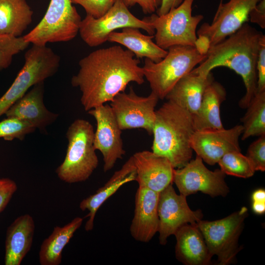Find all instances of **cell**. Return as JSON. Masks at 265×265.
<instances>
[{"instance_id":"cell-30","label":"cell","mask_w":265,"mask_h":265,"mask_svg":"<svg viewBox=\"0 0 265 265\" xmlns=\"http://www.w3.org/2000/svg\"><path fill=\"white\" fill-rule=\"evenodd\" d=\"M29 44L23 36L0 34V70L8 68L13 56L25 50Z\"/></svg>"},{"instance_id":"cell-2","label":"cell","mask_w":265,"mask_h":265,"mask_svg":"<svg viewBox=\"0 0 265 265\" xmlns=\"http://www.w3.org/2000/svg\"><path fill=\"white\" fill-rule=\"evenodd\" d=\"M261 31L245 23L237 31L210 47L206 58L191 72L207 76L212 70L225 67L240 76L246 92L238 105L246 108L257 92L256 63Z\"/></svg>"},{"instance_id":"cell-12","label":"cell","mask_w":265,"mask_h":265,"mask_svg":"<svg viewBox=\"0 0 265 265\" xmlns=\"http://www.w3.org/2000/svg\"><path fill=\"white\" fill-rule=\"evenodd\" d=\"M225 176L220 169L209 170L202 159L196 155L184 167L175 169L173 183L180 194L186 197L198 191L211 197H225L229 192Z\"/></svg>"},{"instance_id":"cell-17","label":"cell","mask_w":265,"mask_h":265,"mask_svg":"<svg viewBox=\"0 0 265 265\" xmlns=\"http://www.w3.org/2000/svg\"><path fill=\"white\" fill-rule=\"evenodd\" d=\"M139 186L159 193L173 183L174 168L166 158L147 150L132 155Z\"/></svg>"},{"instance_id":"cell-8","label":"cell","mask_w":265,"mask_h":265,"mask_svg":"<svg viewBox=\"0 0 265 265\" xmlns=\"http://www.w3.org/2000/svg\"><path fill=\"white\" fill-rule=\"evenodd\" d=\"M71 0H51L41 21L24 36L33 45L46 46L48 43L68 42L79 32L81 17Z\"/></svg>"},{"instance_id":"cell-21","label":"cell","mask_w":265,"mask_h":265,"mask_svg":"<svg viewBox=\"0 0 265 265\" xmlns=\"http://www.w3.org/2000/svg\"><path fill=\"white\" fill-rule=\"evenodd\" d=\"M35 223L28 214L18 217L8 228L5 243L4 264L20 265L30 250Z\"/></svg>"},{"instance_id":"cell-6","label":"cell","mask_w":265,"mask_h":265,"mask_svg":"<svg viewBox=\"0 0 265 265\" xmlns=\"http://www.w3.org/2000/svg\"><path fill=\"white\" fill-rule=\"evenodd\" d=\"M25 63L13 82L0 98V116L30 88L54 75L60 57L46 46L33 45L25 54Z\"/></svg>"},{"instance_id":"cell-15","label":"cell","mask_w":265,"mask_h":265,"mask_svg":"<svg viewBox=\"0 0 265 265\" xmlns=\"http://www.w3.org/2000/svg\"><path fill=\"white\" fill-rule=\"evenodd\" d=\"M261 0H229L219 3L211 24L204 23L197 30V36H207L211 47L220 42L249 21L252 9Z\"/></svg>"},{"instance_id":"cell-4","label":"cell","mask_w":265,"mask_h":265,"mask_svg":"<svg viewBox=\"0 0 265 265\" xmlns=\"http://www.w3.org/2000/svg\"><path fill=\"white\" fill-rule=\"evenodd\" d=\"M94 137L93 127L86 120L77 119L70 125L66 156L55 170L60 180L73 184L89 179L99 164Z\"/></svg>"},{"instance_id":"cell-32","label":"cell","mask_w":265,"mask_h":265,"mask_svg":"<svg viewBox=\"0 0 265 265\" xmlns=\"http://www.w3.org/2000/svg\"><path fill=\"white\" fill-rule=\"evenodd\" d=\"M246 156L255 171L265 170V134L259 136L249 146Z\"/></svg>"},{"instance_id":"cell-26","label":"cell","mask_w":265,"mask_h":265,"mask_svg":"<svg viewBox=\"0 0 265 265\" xmlns=\"http://www.w3.org/2000/svg\"><path fill=\"white\" fill-rule=\"evenodd\" d=\"M83 218L76 217L63 227L56 226L51 234L42 242L39 253L41 265H59L63 249L75 232L81 225Z\"/></svg>"},{"instance_id":"cell-14","label":"cell","mask_w":265,"mask_h":265,"mask_svg":"<svg viewBox=\"0 0 265 265\" xmlns=\"http://www.w3.org/2000/svg\"><path fill=\"white\" fill-rule=\"evenodd\" d=\"M97 123L94 145L102 154L104 171L111 170L119 159L125 154L119 128L110 105L104 104L88 111Z\"/></svg>"},{"instance_id":"cell-5","label":"cell","mask_w":265,"mask_h":265,"mask_svg":"<svg viewBox=\"0 0 265 265\" xmlns=\"http://www.w3.org/2000/svg\"><path fill=\"white\" fill-rule=\"evenodd\" d=\"M206 57V55L199 53L193 46H172L168 49L166 56L159 62L145 58L142 67L144 76L151 92L163 100L182 78Z\"/></svg>"},{"instance_id":"cell-7","label":"cell","mask_w":265,"mask_h":265,"mask_svg":"<svg viewBox=\"0 0 265 265\" xmlns=\"http://www.w3.org/2000/svg\"><path fill=\"white\" fill-rule=\"evenodd\" d=\"M194 0H184L165 14L153 13L144 18L152 24L155 42L159 47L166 50L174 46L194 47L197 26L204 19L201 14L192 15Z\"/></svg>"},{"instance_id":"cell-28","label":"cell","mask_w":265,"mask_h":265,"mask_svg":"<svg viewBox=\"0 0 265 265\" xmlns=\"http://www.w3.org/2000/svg\"><path fill=\"white\" fill-rule=\"evenodd\" d=\"M246 108L241 120L242 140L265 134V91L257 92Z\"/></svg>"},{"instance_id":"cell-40","label":"cell","mask_w":265,"mask_h":265,"mask_svg":"<svg viewBox=\"0 0 265 265\" xmlns=\"http://www.w3.org/2000/svg\"><path fill=\"white\" fill-rule=\"evenodd\" d=\"M253 202H265V191L263 189L255 190L252 194Z\"/></svg>"},{"instance_id":"cell-24","label":"cell","mask_w":265,"mask_h":265,"mask_svg":"<svg viewBox=\"0 0 265 265\" xmlns=\"http://www.w3.org/2000/svg\"><path fill=\"white\" fill-rule=\"evenodd\" d=\"M153 38L154 35L142 34L138 28L126 27L120 32L110 33L107 41L123 45L137 59L148 58L157 62L166 56L167 50L159 47L153 41Z\"/></svg>"},{"instance_id":"cell-25","label":"cell","mask_w":265,"mask_h":265,"mask_svg":"<svg viewBox=\"0 0 265 265\" xmlns=\"http://www.w3.org/2000/svg\"><path fill=\"white\" fill-rule=\"evenodd\" d=\"M226 91L219 82L213 80L206 88L197 113L192 115L195 131L224 128L220 106L226 99Z\"/></svg>"},{"instance_id":"cell-42","label":"cell","mask_w":265,"mask_h":265,"mask_svg":"<svg viewBox=\"0 0 265 265\" xmlns=\"http://www.w3.org/2000/svg\"><path fill=\"white\" fill-rule=\"evenodd\" d=\"M223 0H220V2H219V3H221V2H223Z\"/></svg>"},{"instance_id":"cell-29","label":"cell","mask_w":265,"mask_h":265,"mask_svg":"<svg viewBox=\"0 0 265 265\" xmlns=\"http://www.w3.org/2000/svg\"><path fill=\"white\" fill-rule=\"evenodd\" d=\"M226 174L242 178L252 177L255 171L246 156L241 151H232L225 154L217 163Z\"/></svg>"},{"instance_id":"cell-38","label":"cell","mask_w":265,"mask_h":265,"mask_svg":"<svg viewBox=\"0 0 265 265\" xmlns=\"http://www.w3.org/2000/svg\"><path fill=\"white\" fill-rule=\"evenodd\" d=\"M194 47L199 53L206 55L211 47L210 40L205 35H197Z\"/></svg>"},{"instance_id":"cell-33","label":"cell","mask_w":265,"mask_h":265,"mask_svg":"<svg viewBox=\"0 0 265 265\" xmlns=\"http://www.w3.org/2000/svg\"><path fill=\"white\" fill-rule=\"evenodd\" d=\"M117 0H71L73 4L81 6L86 15L98 18L105 14Z\"/></svg>"},{"instance_id":"cell-39","label":"cell","mask_w":265,"mask_h":265,"mask_svg":"<svg viewBox=\"0 0 265 265\" xmlns=\"http://www.w3.org/2000/svg\"><path fill=\"white\" fill-rule=\"evenodd\" d=\"M183 0H161V4L156 11L158 16L165 14L171 10L178 7Z\"/></svg>"},{"instance_id":"cell-36","label":"cell","mask_w":265,"mask_h":265,"mask_svg":"<svg viewBox=\"0 0 265 265\" xmlns=\"http://www.w3.org/2000/svg\"><path fill=\"white\" fill-rule=\"evenodd\" d=\"M129 8L138 4L143 12L146 14H153L159 7L161 0H122Z\"/></svg>"},{"instance_id":"cell-23","label":"cell","mask_w":265,"mask_h":265,"mask_svg":"<svg viewBox=\"0 0 265 265\" xmlns=\"http://www.w3.org/2000/svg\"><path fill=\"white\" fill-rule=\"evenodd\" d=\"M213 80L212 72L203 76L191 71L177 82L165 99L193 115L199 109L206 88Z\"/></svg>"},{"instance_id":"cell-11","label":"cell","mask_w":265,"mask_h":265,"mask_svg":"<svg viewBox=\"0 0 265 265\" xmlns=\"http://www.w3.org/2000/svg\"><path fill=\"white\" fill-rule=\"evenodd\" d=\"M159 100L152 92L146 97L139 96L131 86L129 92L117 94L110 106L122 131L143 129L152 134Z\"/></svg>"},{"instance_id":"cell-3","label":"cell","mask_w":265,"mask_h":265,"mask_svg":"<svg viewBox=\"0 0 265 265\" xmlns=\"http://www.w3.org/2000/svg\"><path fill=\"white\" fill-rule=\"evenodd\" d=\"M194 132L192 115L167 100L156 110L152 152L168 159L174 168H182L191 159Z\"/></svg>"},{"instance_id":"cell-1","label":"cell","mask_w":265,"mask_h":265,"mask_svg":"<svg viewBox=\"0 0 265 265\" xmlns=\"http://www.w3.org/2000/svg\"><path fill=\"white\" fill-rule=\"evenodd\" d=\"M139 63L132 52L120 45L95 50L81 58L71 84L80 89L84 110L110 102L131 82L143 84L144 76Z\"/></svg>"},{"instance_id":"cell-20","label":"cell","mask_w":265,"mask_h":265,"mask_svg":"<svg viewBox=\"0 0 265 265\" xmlns=\"http://www.w3.org/2000/svg\"><path fill=\"white\" fill-rule=\"evenodd\" d=\"M136 176V168L132 156L103 186L99 188L95 193L80 202V209L82 211H89L84 217H88L85 225L86 231L93 229L96 213L102 204L123 185L135 181Z\"/></svg>"},{"instance_id":"cell-13","label":"cell","mask_w":265,"mask_h":265,"mask_svg":"<svg viewBox=\"0 0 265 265\" xmlns=\"http://www.w3.org/2000/svg\"><path fill=\"white\" fill-rule=\"evenodd\" d=\"M158 212L159 218V241L167 243V238L186 224H196L202 219L200 210L192 211L186 197L176 193L172 184L159 193Z\"/></svg>"},{"instance_id":"cell-9","label":"cell","mask_w":265,"mask_h":265,"mask_svg":"<svg viewBox=\"0 0 265 265\" xmlns=\"http://www.w3.org/2000/svg\"><path fill=\"white\" fill-rule=\"evenodd\" d=\"M248 216L242 207L228 216L214 221L200 220L196 225L201 232L210 254L217 256L219 265L232 263L239 251L238 239Z\"/></svg>"},{"instance_id":"cell-27","label":"cell","mask_w":265,"mask_h":265,"mask_svg":"<svg viewBox=\"0 0 265 265\" xmlns=\"http://www.w3.org/2000/svg\"><path fill=\"white\" fill-rule=\"evenodd\" d=\"M26 0H0V34L20 36L32 22Z\"/></svg>"},{"instance_id":"cell-19","label":"cell","mask_w":265,"mask_h":265,"mask_svg":"<svg viewBox=\"0 0 265 265\" xmlns=\"http://www.w3.org/2000/svg\"><path fill=\"white\" fill-rule=\"evenodd\" d=\"M44 82L36 84L18 100L5 113L6 117L26 121L41 131L54 122L58 114L49 110L44 101Z\"/></svg>"},{"instance_id":"cell-35","label":"cell","mask_w":265,"mask_h":265,"mask_svg":"<svg viewBox=\"0 0 265 265\" xmlns=\"http://www.w3.org/2000/svg\"><path fill=\"white\" fill-rule=\"evenodd\" d=\"M17 188L16 183L11 179H0V213L5 208Z\"/></svg>"},{"instance_id":"cell-18","label":"cell","mask_w":265,"mask_h":265,"mask_svg":"<svg viewBox=\"0 0 265 265\" xmlns=\"http://www.w3.org/2000/svg\"><path fill=\"white\" fill-rule=\"evenodd\" d=\"M159 197V192L144 186H138L135 196L134 216L130 229L135 240L148 242L158 232Z\"/></svg>"},{"instance_id":"cell-31","label":"cell","mask_w":265,"mask_h":265,"mask_svg":"<svg viewBox=\"0 0 265 265\" xmlns=\"http://www.w3.org/2000/svg\"><path fill=\"white\" fill-rule=\"evenodd\" d=\"M35 128L28 122L14 117H6L0 122V138L12 141L23 140L25 136L35 131Z\"/></svg>"},{"instance_id":"cell-37","label":"cell","mask_w":265,"mask_h":265,"mask_svg":"<svg viewBox=\"0 0 265 265\" xmlns=\"http://www.w3.org/2000/svg\"><path fill=\"white\" fill-rule=\"evenodd\" d=\"M249 21L265 28V0H261L251 11Z\"/></svg>"},{"instance_id":"cell-41","label":"cell","mask_w":265,"mask_h":265,"mask_svg":"<svg viewBox=\"0 0 265 265\" xmlns=\"http://www.w3.org/2000/svg\"><path fill=\"white\" fill-rule=\"evenodd\" d=\"M252 209L257 214L264 213L265 212V202H253Z\"/></svg>"},{"instance_id":"cell-10","label":"cell","mask_w":265,"mask_h":265,"mask_svg":"<svg viewBox=\"0 0 265 265\" xmlns=\"http://www.w3.org/2000/svg\"><path fill=\"white\" fill-rule=\"evenodd\" d=\"M126 27L142 29L149 35H154L152 24L143 18L140 20L133 15L122 0H117L103 16L96 18L86 15L81 20L79 32L81 38L90 47H98L107 41L110 33Z\"/></svg>"},{"instance_id":"cell-22","label":"cell","mask_w":265,"mask_h":265,"mask_svg":"<svg viewBox=\"0 0 265 265\" xmlns=\"http://www.w3.org/2000/svg\"><path fill=\"white\" fill-rule=\"evenodd\" d=\"M177 259L186 265H207L211 262L203 235L196 224H186L175 233Z\"/></svg>"},{"instance_id":"cell-34","label":"cell","mask_w":265,"mask_h":265,"mask_svg":"<svg viewBox=\"0 0 265 265\" xmlns=\"http://www.w3.org/2000/svg\"><path fill=\"white\" fill-rule=\"evenodd\" d=\"M256 70L257 92L265 91V35L264 34L262 35L260 41Z\"/></svg>"},{"instance_id":"cell-16","label":"cell","mask_w":265,"mask_h":265,"mask_svg":"<svg viewBox=\"0 0 265 265\" xmlns=\"http://www.w3.org/2000/svg\"><path fill=\"white\" fill-rule=\"evenodd\" d=\"M243 131L241 125L225 129L195 131L190 139L193 151L210 165L218 163L226 153L241 151L239 138Z\"/></svg>"}]
</instances>
